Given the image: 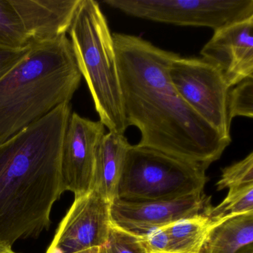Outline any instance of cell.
Instances as JSON below:
<instances>
[{"mask_svg": "<svg viewBox=\"0 0 253 253\" xmlns=\"http://www.w3.org/2000/svg\"><path fill=\"white\" fill-rule=\"evenodd\" d=\"M127 126L140 131L137 146L208 168L232 140L198 116L174 89L169 69L176 53L134 35L114 33Z\"/></svg>", "mask_w": 253, "mask_h": 253, "instance_id": "1", "label": "cell"}, {"mask_svg": "<svg viewBox=\"0 0 253 253\" xmlns=\"http://www.w3.org/2000/svg\"><path fill=\"white\" fill-rule=\"evenodd\" d=\"M70 103L0 144V240L13 246L51 227L54 204L64 193L61 154Z\"/></svg>", "mask_w": 253, "mask_h": 253, "instance_id": "2", "label": "cell"}, {"mask_svg": "<svg viewBox=\"0 0 253 253\" xmlns=\"http://www.w3.org/2000/svg\"><path fill=\"white\" fill-rule=\"evenodd\" d=\"M81 79L67 37L32 44L27 55L0 80V144L70 103Z\"/></svg>", "mask_w": 253, "mask_h": 253, "instance_id": "3", "label": "cell"}, {"mask_svg": "<svg viewBox=\"0 0 253 253\" xmlns=\"http://www.w3.org/2000/svg\"><path fill=\"white\" fill-rule=\"evenodd\" d=\"M75 61L100 121L111 132L127 129L113 35L94 0H81L68 32Z\"/></svg>", "mask_w": 253, "mask_h": 253, "instance_id": "4", "label": "cell"}, {"mask_svg": "<svg viewBox=\"0 0 253 253\" xmlns=\"http://www.w3.org/2000/svg\"><path fill=\"white\" fill-rule=\"evenodd\" d=\"M207 169L164 152L131 145L116 198L131 201H170L204 192Z\"/></svg>", "mask_w": 253, "mask_h": 253, "instance_id": "5", "label": "cell"}, {"mask_svg": "<svg viewBox=\"0 0 253 253\" xmlns=\"http://www.w3.org/2000/svg\"><path fill=\"white\" fill-rule=\"evenodd\" d=\"M127 15L213 31L253 16V0H104Z\"/></svg>", "mask_w": 253, "mask_h": 253, "instance_id": "6", "label": "cell"}, {"mask_svg": "<svg viewBox=\"0 0 253 253\" xmlns=\"http://www.w3.org/2000/svg\"><path fill=\"white\" fill-rule=\"evenodd\" d=\"M169 75L183 101L222 137L231 139L229 86L218 69L201 57L176 54Z\"/></svg>", "mask_w": 253, "mask_h": 253, "instance_id": "7", "label": "cell"}, {"mask_svg": "<svg viewBox=\"0 0 253 253\" xmlns=\"http://www.w3.org/2000/svg\"><path fill=\"white\" fill-rule=\"evenodd\" d=\"M110 204L93 190L75 197L49 247L63 253H98L112 226Z\"/></svg>", "mask_w": 253, "mask_h": 253, "instance_id": "8", "label": "cell"}, {"mask_svg": "<svg viewBox=\"0 0 253 253\" xmlns=\"http://www.w3.org/2000/svg\"><path fill=\"white\" fill-rule=\"evenodd\" d=\"M105 133L100 121H93L71 114L63 138L61 154L62 185L75 197L91 189L96 156Z\"/></svg>", "mask_w": 253, "mask_h": 253, "instance_id": "9", "label": "cell"}, {"mask_svg": "<svg viewBox=\"0 0 253 253\" xmlns=\"http://www.w3.org/2000/svg\"><path fill=\"white\" fill-rule=\"evenodd\" d=\"M210 203L204 192L170 201H131L115 198L110 204L112 224L136 236L200 214Z\"/></svg>", "mask_w": 253, "mask_h": 253, "instance_id": "10", "label": "cell"}, {"mask_svg": "<svg viewBox=\"0 0 253 253\" xmlns=\"http://www.w3.org/2000/svg\"><path fill=\"white\" fill-rule=\"evenodd\" d=\"M201 55L218 69L230 88L253 78V16L214 31Z\"/></svg>", "mask_w": 253, "mask_h": 253, "instance_id": "11", "label": "cell"}, {"mask_svg": "<svg viewBox=\"0 0 253 253\" xmlns=\"http://www.w3.org/2000/svg\"><path fill=\"white\" fill-rule=\"evenodd\" d=\"M31 45L66 36L81 0H11Z\"/></svg>", "mask_w": 253, "mask_h": 253, "instance_id": "12", "label": "cell"}, {"mask_svg": "<svg viewBox=\"0 0 253 253\" xmlns=\"http://www.w3.org/2000/svg\"><path fill=\"white\" fill-rule=\"evenodd\" d=\"M131 145L123 134L111 132L103 135L96 156L91 190L108 202L117 197V189Z\"/></svg>", "mask_w": 253, "mask_h": 253, "instance_id": "13", "label": "cell"}, {"mask_svg": "<svg viewBox=\"0 0 253 253\" xmlns=\"http://www.w3.org/2000/svg\"><path fill=\"white\" fill-rule=\"evenodd\" d=\"M201 253H253V212L216 225Z\"/></svg>", "mask_w": 253, "mask_h": 253, "instance_id": "14", "label": "cell"}, {"mask_svg": "<svg viewBox=\"0 0 253 253\" xmlns=\"http://www.w3.org/2000/svg\"><path fill=\"white\" fill-rule=\"evenodd\" d=\"M201 211L166 226L170 238L169 253H201L211 229L215 226Z\"/></svg>", "mask_w": 253, "mask_h": 253, "instance_id": "15", "label": "cell"}, {"mask_svg": "<svg viewBox=\"0 0 253 253\" xmlns=\"http://www.w3.org/2000/svg\"><path fill=\"white\" fill-rule=\"evenodd\" d=\"M253 212V184L229 189L227 196L217 207L210 203L202 211L214 224L240 214Z\"/></svg>", "mask_w": 253, "mask_h": 253, "instance_id": "16", "label": "cell"}, {"mask_svg": "<svg viewBox=\"0 0 253 253\" xmlns=\"http://www.w3.org/2000/svg\"><path fill=\"white\" fill-rule=\"evenodd\" d=\"M0 45L13 48L31 45L11 0H0Z\"/></svg>", "mask_w": 253, "mask_h": 253, "instance_id": "17", "label": "cell"}, {"mask_svg": "<svg viewBox=\"0 0 253 253\" xmlns=\"http://www.w3.org/2000/svg\"><path fill=\"white\" fill-rule=\"evenodd\" d=\"M253 184V153L222 170L221 177L217 182V190L236 189Z\"/></svg>", "mask_w": 253, "mask_h": 253, "instance_id": "18", "label": "cell"}, {"mask_svg": "<svg viewBox=\"0 0 253 253\" xmlns=\"http://www.w3.org/2000/svg\"><path fill=\"white\" fill-rule=\"evenodd\" d=\"M228 109L231 120L236 117L253 118V78H247L232 87Z\"/></svg>", "mask_w": 253, "mask_h": 253, "instance_id": "19", "label": "cell"}, {"mask_svg": "<svg viewBox=\"0 0 253 253\" xmlns=\"http://www.w3.org/2000/svg\"><path fill=\"white\" fill-rule=\"evenodd\" d=\"M98 253H146L140 237L112 224L107 241Z\"/></svg>", "mask_w": 253, "mask_h": 253, "instance_id": "20", "label": "cell"}, {"mask_svg": "<svg viewBox=\"0 0 253 253\" xmlns=\"http://www.w3.org/2000/svg\"><path fill=\"white\" fill-rule=\"evenodd\" d=\"M140 238L146 253H169L170 238L166 226L155 229Z\"/></svg>", "mask_w": 253, "mask_h": 253, "instance_id": "21", "label": "cell"}, {"mask_svg": "<svg viewBox=\"0 0 253 253\" xmlns=\"http://www.w3.org/2000/svg\"><path fill=\"white\" fill-rule=\"evenodd\" d=\"M31 50V45L13 48L0 45V80L8 74Z\"/></svg>", "mask_w": 253, "mask_h": 253, "instance_id": "22", "label": "cell"}, {"mask_svg": "<svg viewBox=\"0 0 253 253\" xmlns=\"http://www.w3.org/2000/svg\"><path fill=\"white\" fill-rule=\"evenodd\" d=\"M0 253H20L13 250L12 246L0 240Z\"/></svg>", "mask_w": 253, "mask_h": 253, "instance_id": "23", "label": "cell"}, {"mask_svg": "<svg viewBox=\"0 0 253 253\" xmlns=\"http://www.w3.org/2000/svg\"><path fill=\"white\" fill-rule=\"evenodd\" d=\"M46 253H63L61 250H59L58 248L56 247H48V250H47Z\"/></svg>", "mask_w": 253, "mask_h": 253, "instance_id": "24", "label": "cell"}]
</instances>
